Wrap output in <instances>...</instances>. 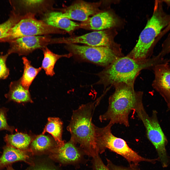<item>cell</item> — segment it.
I'll return each mask as SVG.
<instances>
[{
  "mask_svg": "<svg viewBox=\"0 0 170 170\" xmlns=\"http://www.w3.org/2000/svg\"><path fill=\"white\" fill-rule=\"evenodd\" d=\"M8 55H0V81L6 78L9 75V71L6 65V61Z\"/></svg>",
  "mask_w": 170,
  "mask_h": 170,
  "instance_id": "26",
  "label": "cell"
},
{
  "mask_svg": "<svg viewBox=\"0 0 170 170\" xmlns=\"http://www.w3.org/2000/svg\"><path fill=\"white\" fill-rule=\"evenodd\" d=\"M5 97L9 101H12L18 103L33 102L29 89L23 86L20 79L11 82L9 91L5 95Z\"/></svg>",
  "mask_w": 170,
  "mask_h": 170,
  "instance_id": "18",
  "label": "cell"
},
{
  "mask_svg": "<svg viewBox=\"0 0 170 170\" xmlns=\"http://www.w3.org/2000/svg\"><path fill=\"white\" fill-rule=\"evenodd\" d=\"M34 170H55L52 168L45 166H41L35 168Z\"/></svg>",
  "mask_w": 170,
  "mask_h": 170,
  "instance_id": "31",
  "label": "cell"
},
{
  "mask_svg": "<svg viewBox=\"0 0 170 170\" xmlns=\"http://www.w3.org/2000/svg\"><path fill=\"white\" fill-rule=\"evenodd\" d=\"M4 140L6 145L23 150L29 146L31 142V138L27 134L17 132L14 134H6Z\"/></svg>",
  "mask_w": 170,
  "mask_h": 170,
  "instance_id": "22",
  "label": "cell"
},
{
  "mask_svg": "<svg viewBox=\"0 0 170 170\" xmlns=\"http://www.w3.org/2000/svg\"><path fill=\"white\" fill-rule=\"evenodd\" d=\"M163 3H165L168 7L170 6V0H162Z\"/></svg>",
  "mask_w": 170,
  "mask_h": 170,
  "instance_id": "32",
  "label": "cell"
},
{
  "mask_svg": "<svg viewBox=\"0 0 170 170\" xmlns=\"http://www.w3.org/2000/svg\"><path fill=\"white\" fill-rule=\"evenodd\" d=\"M115 90L109 98L107 110L100 116V121H109L113 125L119 124L129 126V116L133 111L136 112L144 107L143 93L136 91L134 85L121 82L113 87Z\"/></svg>",
  "mask_w": 170,
  "mask_h": 170,
  "instance_id": "2",
  "label": "cell"
},
{
  "mask_svg": "<svg viewBox=\"0 0 170 170\" xmlns=\"http://www.w3.org/2000/svg\"><path fill=\"white\" fill-rule=\"evenodd\" d=\"M93 158V166L95 170H110L104 164L98 155Z\"/></svg>",
  "mask_w": 170,
  "mask_h": 170,
  "instance_id": "29",
  "label": "cell"
},
{
  "mask_svg": "<svg viewBox=\"0 0 170 170\" xmlns=\"http://www.w3.org/2000/svg\"><path fill=\"white\" fill-rule=\"evenodd\" d=\"M82 156V152L70 140L63 145L57 146L51 151L50 157L61 163L68 164L79 162Z\"/></svg>",
  "mask_w": 170,
  "mask_h": 170,
  "instance_id": "14",
  "label": "cell"
},
{
  "mask_svg": "<svg viewBox=\"0 0 170 170\" xmlns=\"http://www.w3.org/2000/svg\"><path fill=\"white\" fill-rule=\"evenodd\" d=\"M66 32L49 25L36 17H28L20 21L0 40L1 42H8L22 37L51 34H64Z\"/></svg>",
  "mask_w": 170,
  "mask_h": 170,
  "instance_id": "8",
  "label": "cell"
},
{
  "mask_svg": "<svg viewBox=\"0 0 170 170\" xmlns=\"http://www.w3.org/2000/svg\"><path fill=\"white\" fill-rule=\"evenodd\" d=\"M22 59L24 65V71L20 80L23 86L29 89L33 81L42 68L41 67L36 68L33 67L30 61L26 57H23Z\"/></svg>",
  "mask_w": 170,
  "mask_h": 170,
  "instance_id": "21",
  "label": "cell"
},
{
  "mask_svg": "<svg viewBox=\"0 0 170 170\" xmlns=\"http://www.w3.org/2000/svg\"><path fill=\"white\" fill-rule=\"evenodd\" d=\"M169 60L170 62V59H169Z\"/></svg>",
  "mask_w": 170,
  "mask_h": 170,
  "instance_id": "34",
  "label": "cell"
},
{
  "mask_svg": "<svg viewBox=\"0 0 170 170\" xmlns=\"http://www.w3.org/2000/svg\"><path fill=\"white\" fill-rule=\"evenodd\" d=\"M136 113L143 124L147 138L155 148L162 166L166 167L169 163L166 149L168 141L159 123L157 112L153 110L150 116L144 107Z\"/></svg>",
  "mask_w": 170,
  "mask_h": 170,
  "instance_id": "6",
  "label": "cell"
},
{
  "mask_svg": "<svg viewBox=\"0 0 170 170\" xmlns=\"http://www.w3.org/2000/svg\"><path fill=\"white\" fill-rule=\"evenodd\" d=\"M29 157L25 151L6 145L3 147L0 158V170L16 162L22 161L28 163Z\"/></svg>",
  "mask_w": 170,
  "mask_h": 170,
  "instance_id": "17",
  "label": "cell"
},
{
  "mask_svg": "<svg viewBox=\"0 0 170 170\" xmlns=\"http://www.w3.org/2000/svg\"><path fill=\"white\" fill-rule=\"evenodd\" d=\"M169 63L158 64L153 68L154 77L152 86L163 97L170 110V66Z\"/></svg>",
  "mask_w": 170,
  "mask_h": 170,
  "instance_id": "13",
  "label": "cell"
},
{
  "mask_svg": "<svg viewBox=\"0 0 170 170\" xmlns=\"http://www.w3.org/2000/svg\"><path fill=\"white\" fill-rule=\"evenodd\" d=\"M96 102L83 104L73 112L67 128L70 140L78 144L83 152L93 158L103 152L99 139V128L92 121Z\"/></svg>",
  "mask_w": 170,
  "mask_h": 170,
  "instance_id": "1",
  "label": "cell"
},
{
  "mask_svg": "<svg viewBox=\"0 0 170 170\" xmlns=\"http://www.w3.org/2000/svg\"><path fill=\"white\" fill-rule=\"evenodd\" d=\"M58 38H52L50 35L34 36L21 37L9 43V48L7 53L17 54L19 56H27L35 50H42L49 45L59 44Z\"/></svg>",
  "mask_w": 170,
  "mask_h": 170,
  "instance_id": "9",
  "label": "cell"
},
{
  "mask_svg": "<svg viewBox=\"0 0 170 170\" xmlns=\"http://www.w3.org/2000/svg\"><path fill=\"white\" fill-rule=\"evenodd\" d=\"M22 19V16L13 11L8 20L0 24V40L5 37L10 30Z\"/></svg>",
  "mask_w": 170,
  "mask_h": 170,
  "instance_id": "23",
  "label": "cell"
},
{
  "mask_svg": "<svg viewBox=\"0 0 170 170\" xmlns=\"http://www.w3.org/2000/svg\"><path fill=\"white\" fill-rule=\"evenodd\" d=\"M44 58L41 67L45 71L47 76H52L55 74L54 68L57 61L63 57L69 58L72 57L71 54H68L59 55L53 53L47 47L42 50Z\"/></svg>",
  "mask_w": 170,
  "mask_h": 170,
  "instance_id": "19",
  "label": "cell"
},
{
  "mask_svg": "<svg viewBox=\"0 0 170 170\" xmlns=\"http://www.w3.org/2000/svg\"><path fill=\"white\" fill-rule=\"evenodd\" d=\"M65 48L76 60L102 66H108L119 58L124 56L120 48L92 46L76 44H66Z\"/></svg>",
  "mask_w": 170,
  "mask_h": 170,
  "instance_id": "5",
  "label": "cell"
},
{
  "mask_svg": "<svg viewBox=\"0 0 170 170\" xmlns=\"http://www.w3.org/2000/svg\"><path fill=\"white\" fill-rule=\"evenodd\" d=\"M102 3L101 1L89 2L79 0L60 10L63 17L83 22L86 21L90 16L101 11L100 7Z\"/></svg>",
  "mask_w": 170,
  "mask_h": 170,
  "instance_id": "12",
  "label": "cell"
},
{
  "mask_svg": "<svg viewBox=\"0 0 170 170\" xmlns=\"http://www.w3.org/2000/svg\"><path fill=\"white\" fill-rule=\"evenodd\" d=\"M8 109L3 107L0 108V131L3 130L8 131L12 133L14 128L9 125L7 120V112Z\"/></svg>",
  "mask_w": 170,
  "mask_h": 170,
  "instance_id": "25",
  "label": "cell"
},
{
  "mask_svg": "<svg viewBox=\"0 0 170 170\" xmlns=\"http://www.w3.org/2000/svg\"><path fill=\"white\" fill-rule=\"evenodd\" d=\"M113 125L109 122L105 126L100 128V144L103 152L107 148L110 149L123 157L129 165L138 166L142 162L155 163L157 159H150L140 156L130 148L124 140L114 136L111 130Z\"/></svg>",
  "mask_w": 170,
  "mask_h": 170,
  "instance_id": "7",
  "label": "cell"
},
{
  "mask_svg": "<svg viewBox=\"0 0 170 170\" xmlns=\"http://www.w3.org/2000/svg\"></svg>",
  "mask_w": 170,
  "mask_h": 170,
  "instance_id": "35",
  "label": "cell"
},
{
  "mask_svg": "<svg viewBox=\"0 0 170 170\" xmlns=\"http://www.w3.org/2000/svg\"><path fill=\"white\" fill-rule=\"evenodd\" d=\"M118 21L111 13L102 11L79 23V28L96 31L104 30L115 26Z\"/></svg>",
  "mask_w": 170,
  "mask_h": 170,
  "instance_id": "15",
  "label": "cell"
},
{
  "mask_svg": "<svg viewBox=\"0 0 170 170\" xmlns=\"http://www.w3.org/2000/svg\"><path fill=\"white\" fill-rule=\"evenodd\" d=\"M170 53V33L164 41L162 46L160 52L157 55L161 59L164 58V57Z\"/></svg>",
  "mask_w": 170,
  "mask_h": 170,
  "instance_id": "27",
  "label": "cell"
},
{
  "mask_svg": "<svg viewBox=\"0 0 170 170\" xmlns=\"http://www.w3.org/2000/svg\"><path fill=\"white\" fill-rule=\"evenodd\" d=\"M6 167V170H15L13 168L11 165H8Z\"/></svg>",
  "mask_w": 170,
  "mask_h": 170,
  "instance_id": "33",
  "label": "cell"
},
{
  "mask_svg": "<svg viewBox=\"0 0 170 170\" xmlns=\"http://www.w3.org/2000/svg\"><path fill=\"white\" fill-rule=\"evenodd\" d=\"M61 44L81 43L92 46H103L116 48L110 30L94 31L78 36L61 38Z\"/></svg>",
  "mask_w": 170,
  "mask_h": 170,
  "instance_id": "10",
  "label": "cell"
},
{
  "mask_svg": "<svg viewBox=\"0 0 170 170\" xmlns=\"http://www.w3.org/2000/svg\"><path fill=\"white\" fill-rule=\"evenodd\" d=\"M59 9L47 12L40 16V19L47 24L72 34L79 28V23L63 17Z\"/></svg>",
  "mask_w": 170,
  "mask_h": 170,
  "instance_id": "16",
  "label": "cell"
},
{
  "mask_svg": "<svg viewBox=\"0 0 170 170\" xmlns=\"http://www.w3.org/2000/svg\"><path fill=\"white\" fill-rule=\"evenodd\" d=\"M55 1L46 0H13L12 2L13 10L25 16H40L51 11L56 10L54 7Z\"/></svg>",
  "mask_w": 170,
  "mask_h": 170,
  "instance_id": "11",
  "label": "cell"
},
{
  "mask_svg": "<svg viewBox=\"0 0 170 170\" xmlns=\"http://www.w3.org/2000/svg\"><path fill=\"white\" fill-rule=\"evenodd\" d=\"M163 60L157 55L144 60H137L127 56L120 57L97 74L99 80L96 84L103 85L105 89L110 88L115 84L123 82L134 85L141 71L153 70Z\"/></svg>",
  "mask_w": 170,
  "mask_h": 170,
  "instance_id": "3",
  "label": "cell"
},
{
  "mask_svg": "<svg viewBox=\"0 0 170 170\" xmlns=\"http://www.w3.org/2000/svg\"><path fill=\"white\" fill-rule=\"evenodd\" d=\"M63 122L58 118L49 117L48 122L42 132L44 134L47 132L53 136L57 144V146L63 145L65 143L62 139Z\"/></svg>",
  "mask_w": 170,
  "mask_h": 170,
  "instance_id": "20",
  "label": "cell"
},
{
  "mask_svg": "<svg viewBox=\"0 0 170 170\" xmlns=\"http://www.w3.org/2000/svg\"><path fill=\"white\" fill-rule=\"evenodd\" d=\"M163 3L162 0L155 1L152 16L140 33L136 44L127 56L137 60L151 57L157 38L170 21V14L164 11Z\"/></svg>",
  "mask_w": 170,
  "mask_h": 170,
  "instance_id": "4",
  "label": "cell"
},
{
  "mask_svg": "<svg viewBox=\"0 0 170 170\" xmlns=\"http://www.w3.org/2000/svg\"><path fill=\"white\" fill-rule=\"evenodd\" d=\"M170 30V21L168 24L160 32L157 38L155 43H156L163 37L167 32Z\"/></svg>",
  "mask_w": 170,
  "mask_h": 170,
  "instance_id": "30",
  "label": "cell"
},
{
  "mask_svg": "<svg viewBox=\"0 0 170 170\" xmlns=\"http://www.w3.org/2000/svg\"><path fill=\"white\" fill-rule=\"evenodd\" d=\"M52 145V141L50 137L42 134L37 136L31 144L32 149L38 152H42L48 149Z\"/></svg>",
  "mask_w": 170,
  "mask_h": 170,
  "instance_id": "24",
  "label": "cell"
},
{
  "mask_svg": "<svg viewBox=\"0 0 170 170\" xmlns=\"http://www.w3.org/2000/svg\"><path fill=\"white\" fill-rule=\"evenodd\" d=\"M107 161V166L110 170H140L138 166L130 165L129 166L126 167L115 165L108 159Z\"/></svg>",
  "mask_w": 170,
  "mask_h": 170,
  "instance_id": "28",
  "label": "cell"
}]
</instances>
